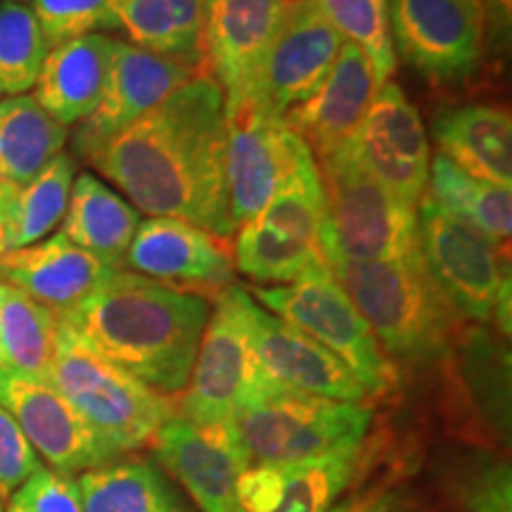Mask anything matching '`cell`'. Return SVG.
<instances>
[{
  "instance_id": "40",
  "label": "cell",
  "mask_w": 512,
  "mask_h": 512,
  "mask_svg": "<svg viewBox=\"0 0 512 512\" xmlns=\"http://www.w3.org/2000/svg\"><path fill=\"white\" fill-rule=\"evenodd\" d=\"M325 512H420V508L406 486L375 484L342 494Z\"/></svg>"
},
{
  "instance_id": "42",
  "label": "cell",
  "mask_w": 512,
  "mask_h": 512,
  "mask_svg": "<svg viewBox=\"0 0 512 512\" xmlns=\"http://www.w3.org/2000/svg\"><path fill=\"white\" fill-rule=\"evenodd\" d=\"M5 512H27V510H22V508H19V505H15V503H8V508H5Z\"/></svg>"
},
{
  "instance_id": "44",
  "label": "cell",
  "mask_w": 512,
  "mask_h": 512,
  "mask_svg": "<svg viewBox=\"0 0 512 512\" xmlns=\"http://www.w3.org/2000/svg\"><path fill=\"white\" fill-rule=\"evenodd\" d=\"M17 3H31V0H17Z\"/></svg>"
},
{
  "instance_id": "16",
  "label": "cell",
  "mask_w": 512,
  "mask_h": 512,
  "mask_svg": "<svg viewBox=\"0 0 512 512\" xmlns=\"http://www.w3.org/2000/svg\"><path fill=\"white\" fill-rule=\"evenodd\" d=\"M230 240L178 219L138 223L128 245L124 266L143 278L200 297H219L235 285V261Z\"/></svg>"
},
{
  "instance_id": "27",
  "label": "cell",
  "mask_w": 512,
  "mask_h": 512,
  "mask_svg": "<svg viewBox=\"0 0 512 512\" xmlns=\"http://www.w3.org/2000/svg\"><path fill=\"white\" fill-rule=\"evenodd\" d=\"M74 178V157L60 152L31 181L22 185L0 183L8 252L36 245L64 219Z\"/></svg>"
},
{
  "instance_id": "35",
  "label": "cell",
  "mask_w": 512,
  "mask_h": 512,
  "mask_svg": "<svg viewBox=\"0 0 512 512\" xmlns=\"http://www.w3.org/2000/svg\"><path fill=\"white\" fill-rule=\"evenodd\" d=\"M38 27L48 48L88 34L119 29L112 0H31Z\"/></svg>"
},
{
  "instance_id": "13",
  "label": "cell",
  "mask_w": 512,
  "mask_h": 512,
  "mask_svg": "<svg viewBox=\"0 0 512 512\" xmlns=\"http://www.w3.org/2000/svg\"><path fill=\"white\" fill-rule=\"evenodd\" d=\"M290 0H204L200 74L219 83L226 114L252 91Z\"/></svg>"
},
{
  "instance_id": "24",
  "label": "cell",
  "mask_w": 512,
  "mask_h": 512,
  "mask_svg": "<svg viewBox=\"0 0 512 512\" xmlns=\"http://www.w3.org/2000/svg\"><path fill=\"white\" fill-rule=\"evenodd\" d=\"M140 214L93 174L74 178L60 233L76 247L112 268H124V259L136 235Z\"/></svg>"
},
{
  "instance_id": "32",
  "label": "cell",
  "mask_w": 512,
  "mask_h": 512,
  "mask_svg": "<svg viewBox=\"0 0 512 512\" xmlns=\"http://www.w3.org/2000/svg\"><path fill=\"white\" fill-rule=\"evenodd\" d=\"M48 43L29 5L3 0L0 5V100L24 95L36 86Z\"/></svg>"
},
{
  "instance_id": "8",
  "label": "cell",
  "mask_w": 512,
  "mask_h": 512,
  "mask_svg": "<svg viewBox=\"0 0 512 512\" xmlns=\"http://www.w3.org/2000/svg\"><path fill=\"white\" fill-rule=\"evenodd\" d=\"M247 287L230 285L214 297L204 325L178 415L200 427L228 425L240 408L266 394L273 384L256 361L245 318Z\"/></svg>"
},
{
  "instance_id": "41",
  "label": "cell",
  "mask_w": 512,
  "mask_h": 512,
  "mask_svg": "<svg viewBox=\"0 0 512 512\" xmlns=\"http://www.w3.org/2000/svg\"><path fill=\"white\" fill-rule=\"evenodd\" d=\"M8 249H5V209H3V195H0V256H3Z\"/></svg>"
},
{
  "instance_id": "20",
  "label": "cell",
  "mask_w": 512,
  "mask_h": 512,
  "mask_svg": "<svg viewBox=\"0 0 512 512\" xmlns=\"http://www.w3.org/2000/svg\"><path fill=\"white\" fill-rule=\"evenodd\" d=\"M382 86L363 50L344 41L316 91L287 110L283 121L309 145L313 157H328L354 140Z\"/></svg>"
},
{
  "instance_id": "43",
  "label": "cell",
  "mask_w": 512,
  "mask_h": 512,
  "mask_svg": "<svg viewBox=\"0 0 512 512\" xmlns=\"http://www.w3.org/2000/svg\"><path fill=\"white\" fill-rule=\"evenodd\" d=\"M0 512H5V505H3V498H0Z\"/></svg>"
},
{
  "instance_id": "29",
  "label": "cell",
  "mask_w": 512,
  "mask_h": 512,
  "mask_svg": "<svg viewBox=\"0 0 512 512\" xmlns=\"http://www.w3.org/2000/svg\"><path fill=\"white\" fill-rule=\"evenodd\" d=\"M55 337L57 313L0 283V375L48 382Z\"/></svg>"
},
{
  "instance_id": "15",
  "label": "cell",
  "mask_w": 512,
  "mask_h": 512,
  "mask_svg": "<svg viewBox=\"0 0 512 512\" xmlns=\"http://www.w3.org/2000/svg\"><path fill=\"white\" fill-rule=\"evenodd\" d=\"M195 74L200 72L183 62L147 53L124 41L114 43L98 105L74 133L76 155L86 164L91 162L117 133L155 110Z\"/></svg>"
},
{
  "instance_id": "14",
  "label": "cell",
  "mask_w": 512,
  "mask_h": 512,
  "mask_svg": "<svg viewBox=\"0 0 512 512\" xmlns=\"http://www.w3.org/2000/svg\"><path fill=\"white\" fill-rule=\"evenodd\" d=\"M351 150L368 174L406 204L418 209L430 181V143L418 110L399 83L387 81L377 91Z\"/></svg>"
},
{
  "instance_id": "9",
  "label": "cell",
  "mask_w": 512,
  "mask_h": 512,
  "mask_svg": "<svg viewBox=\"0 0 512 512\" xmlns=\"http://www.w3.org/2000/svg\"><path fill=\"white\" fill-rule=\"evenodd\" d=\"M420 254L432 280L460 318H496L510 332L508 254L491 245L477 230L441 211L430 197L418 204Z\"/></svg>"
},
{
  "instance_id": "23",
  "label": "cell",
  "mask_w": 512,
  "mask_h": 512,
  "mask_svg": "<svg viewBox=\"0 0 512 512\" xmlns=\"http://www.w3.org/2000/svg\"><path fill=\"white\" fill-rule=\"evenodd\" d=\"M439 155L479 181L512 188V119L496 105H467L437 119Z\"/></svg>"
},
{
  "instance_id": "21",
  "label": "cell",
  "mask_w": 512,
  "mask_h": 512,
  "mask_svg": "<svg viewBox=\"0 0 512 512\" xmlns=\"http://www.w3.org/2000/svg\"><path fill=\"white\" fill-rule=\"evenodd\" d=\"M114 271L62 233L0 256V283L17 287L53 313L74 309Z\"/></svg>"
},
{
  "instance_id": "18",
  "label": "cell",
  "mask_w": 512,
  "mask_h": 512,
  "mask_svg": "<svg viewBox=\"0 0 512 512\" xmlns=\"http://www.w3.org/2000/svg\"><path fill=\"white\" fill-rule=\"evenodd\" d=\"M0 408L60 475L72 477L119 458L50 382L0 375Z\"/></svg>"
},
{
  "instance_id": "28",
  "label": "cell",
  "mask_w": 512,
  "mask_h": 512,
  "mask_svg": "<svg viewBox=\"0 0 512 512\" xmlns=\"http://www.w3.org/2000/svg\"><path fill=\"white\" fill-rule=\"evenodd\" d=\"M83 512H183V503L152 460H119L76 479Z\"/></svg>"
},
{
  "instance_id": "12",
  "label": "cell",
  "mask_w": 512,
  "mask_h": 512,
  "mask_svg": "<svg viewBox=\"0 0 512 512\" xmlns=\"http://www.w3.org/2000/svg\"><path fill=\"white\" fill-rule=\"evenodd\" d=\"M342 43L344 38L320 15L316 0H290L252 91L240 107L283 119L287 110L316 91L337 60Z\"/></svg>"
},
{
  "instance_id": "26",
  "label": "cell",
  "mask_w": 512,
  "mask_h": 512,
  "mask_svg": "<svg viewBox=\"0 0 512 512\" xmlns=\"http://www.w3.org/2000/svg\"><path fill=\"white\" fill-rule=\"evenodd\" d=\"M427 197L448 216L477 230L491 245L508 254L512 235V188L479 181L437 152L430 164Z\"/></svg>"
},
{
  "instance_id": "38",
  "label": "cell",
  "mask_w": 512,
  "mask_h": 512,
  "mask_svg": "<svg viewBox=\"0 0 512 512\" xmlns=\"http://www.w3.org/2000/svg\"><path fill=\"white\" fill-rule=\"evenodd\" d=\"M38 467H41V458L34 446L19 430L15 418L0 408V498L5 501L10 494H15Z\"/></svg>"
},
{
  "instance_id": "36",
  "label": "cell",
  "mask_w": 512,
  "mask_h": 512,
  "mask_svg": "<svg viewBox=\"0 0 512 512\" xmlns=\"http://www.w3.org/2000/svg\"><path fill=\"white\" fill-rule=\"evenodd\" d=\"M460 494L470 512H512L510 465L505 460H477L465 467Z\"/></svg>"
},
{
  "instance_id": "34",
  "label": "cell",
  "mask_w": 512,
  "mask_h": 512,
  "mask_svg": "<svg viewBox=\"0 0 512 512\" xmlns=\"http://www.w3.org/2000/svg\"><path fill=\"white\" fill-rule=\"evenodd\" d=\"M363 465V448L290 465L283 496L268 512H325L354 482Z\"/></svg>"
},
{
  "instance_id": "22",
  "label": "cell",
  "mask_w": 512,
  "mask_h": 512,
  "mask_svg": "<svg viewBox=\"0 0 512 512\" xmlns=\"http://www.w3.org/2000/svg\"><path fill=\"white\" fill-rule=\"evenodd\" d=\"M117 38L88 34L50 48L34 100L64 128L81 124L98 105Z\"/></svg>"
},
{
  "instance_id": "33",
  "label": "cell",
  "mask_w": 512,
  "mask_h": 512,
  "mask_svg": "<svg viewBox=\"0 0 512 512\" xmlns=\"http://www.w3.org/2000/svg\"><path fill=\"white\" fill-rule=\"evenodd\" d=\"M316 5L330 27L373 62L377 79L387 83L396 69L387 0H316Z\"/></svg>"
},
{
  "instance_id": "39",
  "label": "cell",
  "mask_w": 512,
  "mask_h": 512,
  "mask_svg": "<svg viewBox=\"0 0 512 512\" xmlns=\"http://www.w3.org/2000/svg\"><path fill=\"white\" fill-rule=\"evenodd\" d=\"M290 465H249L235 486L238 512H268L283 496Z\"/></svg>"
},
{
  "instance_id": "2",
  "label": "cell",
  "mask_w": 512,
  "mask_h": 512,
  "mask_svg": "<svg viewBox=\"0 0 512 512\" xmlns=\"http://www.w3.org/2000/svg\"><path fill=\"white\" fill-rule=\"evenodd\" d=\"M211 302L117 268L74 309L57 313L88 347L164 396L188 384Z\"/></svg>"
},
{
  "instance_id": "5",
  "label": "cell",
  "mask_w": 512,
  "mask_h": 512,
  "mask_svg": "<svg viewBox=\"0 0 512 512\" xmlns=\"http://www.w3.org/2000/svg\"><path fill=\"white\" fill-rule=\"evenodd\" d=\"M233 422L252 465H302L366 446L373 408L271 387Z\"/></svg>"
},
{
  "instance_id": "1",
  "label": "cell",
  "mask_w": 512,
  "mask_h": 512,
  "mask_svg": "<svg viewBox=\"0 0 512 512\" xmlns=\"http://www.w3.org/2000/svg\"><path fill=\"white\" fill-rule=\"evenodd\" d=\"M226 150V98L214 79L195 74L88 164L143 214L188 221L230 240Z\"/></svg>"
},
{
  "instance_id": "37",
  "label": "cell",
  "mask_w": 512,
  "mask_h": 512,
  "mask_svg": "<svg viewBox=\"0 0 512 512\" xmlns=\"http://www.w3.org/2000/svg\"><path fill=\"white\" fill-rule=\"evenodd\" d=\"M10 501L27 512H83L76 479L43 465L19 486Z\"/></svg>"
},
{
  "instance_id": "19",
  "label": "cell",
  "mask_w": 512,
  "mask_h": 512,
  "mask_svg": "<svg viewBox=\"0 0 512 512\" xmlns=\"http://www.w3.org/2000/svg\"><path fill=\"white\" fill-rule=\"evenodd\" d=\"M245 318L256 361L273 384L332 401L368 403V392L337 356L302 330L266 311L249 290Z\"/></svg>"
},
{
  "instance_id": "10",
  "label": "cell",
  "mask_w": 512,
  "mask_h": 512,
  "mask_svg": "<svg viewBox=\"0 0 512 512\" xmlns=\"http://www.w3.org/2000/svg\"><path fill=\"white\" fill-rule=\"evenodd\" d=\"M228 150L226 181L230 219L238 228L254 219L316 157L280 117L240 107L226 114Z\"/></svg>"
},
{
  "instance_id": "7",
  "label": "cell",
  "mask_w": 512,
  "mask_h": 512,
  "mask_svg": "<svg viewBox=\"0 0 512 512\" xmlns=\"http://www.w3.org/2000/svg\"><path fill=\"white\" fill-rule=\"evenodd\" d=\"M249 294L337 356L368 396H382L394 387L396 366L328 266L311 268L290 285L254 287Z\"/></svg>"
},
{
  "instance_id": "11",
  "label": "cell",
  "mask_w": 512,
  "mask_h": 512,
  "mask_svg": "<svg viewBox=\"0 0 512 512\" xmlns=\"http://www.w3.org/2000/svg\"><path fill=\"white\" fill-rule=\"evenodd\" d=\"M394 53L430 79H456L484 53L486 0H387Z\"/></svg>"
},
{
  "instance_id": "30",
  "label": "cell",
  "mask_w": 512,
  "mask_h": 512,
  "mask_svg": "<svg viewBox=\"0 0 512 512\" xmlns=\"http://www.w3.org/2000/svg\"><path fill=\"white\" fill-rule=\"evenodd\" d=\"M67 128L50 117L34 95L0 100V183L22 185L64 152Z\"/></svg>"
},
{
  "instance_id": "6",
  "label": "cell",
  "mask_w": 512,
  "mask_h": 512,
  "mask_svg": "<svg viewBox=\"0 0 512 512\" xmlns=\"http://www.w3.org/2000/svg\"><path fill=\"white\" fill-rule=\"evenodd\" d=\"M328 207L325 264L399 261L420 256L418 209L406 207L358 162L351 143L316 159Z\"/></svg>"
},
{
  "instance_id": "31",
  "label": "cell",
  "mask_w": 512,
  "mask_h": 512,
  "mask_svg": "<svg viewBox=\"0 0 512 512\" xmlns=\"http://www.w3.org/2000/svg\"><path fill=\"white\" fill-rule=\"evenodd\" d=\"M230 240L235 271L247 275L254 283H268L271 287L290 285L311 268L328 266L318 247L278 233L256 219L235 228Z\"/></svg>"
},
{
  "instance_id": "3",
  "label": "cell",
  "mask_w": 512,
  "mask_h": 512,
  "mask_svg": "<svg viewBox=\"0 0 512 512\" xmlns=\"http://www.w3.org/2000/svg\"><path fill=\"white\" fill-rule=\"evenodd\" d=\"M328 268L392 363L420 366L451 347L463 318L432 280L422 254L399 261L332 256Z\"/></svg>"
},
{
  "instance_id": "4",
  "label": "cell",
  "mask_w": 512,
  "mask_h": 512,
  "mask_svg": "<svg viewBox=\"0 0 512 512\" xmlns=\"http://www.w3.org/2000/svg\"><path fill=\"white\" fill-rule=\"evenodd\" d=\"M48 382L117 453L150 446L176 413L169 396L100 356L60 318Z\"/></svg>"
},
{
  "instance_id": "25",
  "label": "cell",
  "mask_w": 512,
  "mask_h": 512,
  "mask_svg": "<svg viewBox=\"0 0 512 512\" xmlns=\"http://www.w3.org/2000/svg\"><path fill=\"white\" fill-rule=\"evenodd\" d=\"M112 10L131 46L200 72L204 0H112Z\"/></svg>"
},
{
  "instance_id": "17",
  "label": "cell",
  "mask_w": 512,
  "mask_h": 512,
  "mask_svg": "<svg viewBox=\"0 0 512 512\" xmlns=\"http://www.w3.org/2000/svg\"><path fill=\"white\" fill-rule=\"evenodd\" d=\"M150 446L202 512H238L235 486L252 460L235 422L200 427L174 413Z\"/></svg>"
}]
</instances>
